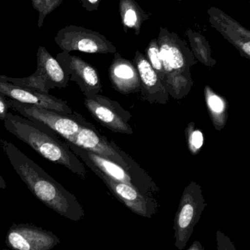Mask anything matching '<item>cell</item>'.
Returning <instances> with one entry per match:
<instances>
[{
  "instance_id": "obj_29",
  "label": "cell",
  "mask_w": 250,
  "mask_h": 250,
  "mask_svg": "<svg viewBox=\"0 0 250 250\" xmlns=\"http://www.w3.org/2000/svg\"><path fill=\"white\" fill-rule=\"evenodd\" d=\"M7 250V249H3V250Z\"/></svg>"
},
{
  "instance_id": "obj_24",
  "label": "cell",
  "mask_w": 250,
  "mask_h": 250,
  "mask_svg": "<svg viewBox=\"0 0 250 250\" xmlns=\"http://www.w3.org/2000/svg\"><path fill=\"white\" fill-rule=\"evenodd\" d=\"M40 4H41V9H42V13L46 15L49 12L58 7L63 0H38Z\"/></svg>"
},
{
  "instance_id": "obj_22",
  "label": "cell",
  "mask_w": 250,
  "mask_h": 250,
  "mask_svg": "<svg viewBox=\"0 0 250 250\" xmlns=\"http://www.w3.org/2000/svg\"><path fill=\"white\" fill-rule=\"evenodd\" d=\"M185 136L188 143V149L192 155H196L201 151L204 144V136L202 131L190 123L185 128Z\"/></svg>"
},
{
  "instance_id": "obj_30",
  "label": "cell",
  "mask_w": 250,
  "mask_h": 250,
  "mask_svg": "<svg viewBox=\"0 0 250 250\" xmlns=\"http://www.w3.org/2000/svg\"><path fill=\"white\" fill-rule=\"evenodd\" d=\"M176 1H182V0H176Z\"/></svg>"
},
{
  "instance_id": "obj_3",
  "label": "cell",
  "mask_w": 250,
  "mask_h": 250,
  "mask_svg": "<svg viewBox=\"0 0 250 250\" xmlns=\"http://www.w3.org/2000/svg\"><path fill=\"white\" fill-rule=\"evenodd\" d=\"M157 39L166 76L165 86L172 98L183 99L193 86L191 69L197 60L186 41L176 32L160 27Z\"/></svg>"
},
{
  "instance_id": "obj_8",
  "label": "cell",
  "mask_w": 250,
  "mask_h": 250,
  "mask_svg": "<svg viewBox=\"0 0 250 250\" xmlns=\"http://www.w3.org/2000/svg\"><path fill=\"white\" fill-rule=\"evenodd\" d=\"M55 42L64 52L81 51L88 54H115V45L104 35L82 26H71L62 29Z\"/></svg>"
},
{
  "instance_id": "obj_27",
  "label": "cell",
  "mask_w": 250,
  "mask_h": 250,
  "mask_svg": "<svg viewBox=\"0 0 250 250\" xmlns=\"http://www.w3.org/2000/svg\"><path fill=\"white\" fill-rule=\"evenodd\" d=\"M187 250H205L203 245L199 241H195L192 245L189 247V249Z\"/></svg>"
},
{
  "instance_id": "obj_2",
  "label": "cell",
  "mask_w": 250,
  "mask_h": 250,
  "mask_svg": "<svg viewBox=\"0 0 250 250\" xmlns=\"http://www.w3.org/2000/svg\"><path fill=\"white\" fill-rule=\"evenodd\" d=\"M4 126L10 133L48 161L64 166L81 179H86V170L83 162L50 128L11 113L6 114Z\"/></svg>"
},
{
  "instance_id": "obj_25",
  "label": "cell",
  "mask_w": 250,
  "mask_h": 250,
  "mask_svg": "<svg viewBox=\"0 0 250 250\" xmlns=\"http://www.w3.org/2000/svg\"><path fill=\"white\" fill-rule=\"evenodd\" d=\"M101 1L102 0H79L82 7L89 12L97 11Z\"/></svg>"
},
{
  "instance_id": "obj_19",
  "label": "cell",
  "mask_w": 250,
  "mask_h": 250,
  "mask_svg": "<svg viewBox=\"0 0 250 250\" xmlns=\"http://www.w3.org/2000/svg\"><path fill=\"white\" fill-rule=\"evenodd\" d=\"M204 95L211 123L217 131H221L227 123L229 104L208 85L204 87Z\"/></svg>"
},
{
  "instance_id": "obj_9",
  "label": "cell",
  "mask_w": 250,
  "mask_h": 250,
  "mask_svg": "<svg viewBox=\"0 0 250 250\" xmlns=\"http://www.w3.org/2000/svg\"><path fill=\"white\" fill-rule=\"evenodd\" d=\"M81 160L104 182L110 192L131 211L146 218H151L157 214L160 205L154 196L144 195L130 185L111 179L86 159H81Z\"/></svg>"
},
{
  "instance_id": "obj_12",
  "label": "cell",
  "mask_w": 250,
  "mask_h": 250,
  "mask_svg": "<svg viewBox=\"0 0 250 250\" xmlns=\"http://www.w3.org/2000/svg\"><path fill=\"white\" fill-rule=\"evenodd\" d=\"M56 59L70 76V81L77 83L85 97L91 98L101 92L102 82L98 70L92 64L81 57L64 51L57 54Z\"/></svg>"
},
{
  "instance_id": "obj_13",
  "label": "cell",
  "mask_w": 250,
  "mask_h": 250,
  "mask_svg": "<svg viewBox=\"0 0 250 250\" xmlns=\"http://www.w3.org/2000/svg\"><path fill=\"white\" fill-rule=\"evenodd\" d=\"M210 24L231 43L241 56L250 60V30L218 7H211L208 11Z\"/></svg>"
},
{
  "instance_id": "obj_15",
  "label": "cell",
  "mask_w": 250,
  "mask_h": 250,
  "mask_svg": "<svg viewBox=\"0 0 250 250\" xmlns=\"http://www.w3.org/2000/svg\"><path fill=\"white\" fill-rule=\"evenodd\" d=\"M132 62L136 67L141 80V97L149 104H165L169 101L168 92L146 57L139 51L135 52Z\"/></svg>"
},
{
  "instance_id": "obj_1",
  "label": "cell",
  "mask_w": 250,
  "mask_h": 250,
  "mask_svg": "<svg viewBox=\"0 0 250 250\" xmlns=\"http://www.w3.org/2000/svg\"><path fill=\"white\" fill-rule=\"evenodd\" d=\"M0 144L12 167L40 201L69 220L79 222L84 218V210L73 194L14 144L4 139H0Z\"/></svg>"
},
{
  "instance_id": "obj_5",
  "label": "cell",
  "mask_w": 250,
  "mask_h": 250,
  "mask_svg": "<svg viewBox=\"0 0 250 250\" xmlns=\"http://www.w3.org/2000/svg\"><path fill=\"white\" fill-rule=\"evenodd\" d=\"M7 102L10 109L25 118L45 125L65 141L73 140L83 126V116L75 111L73 114H67L21 104L8 98Z\"/></svg>"
},
{
  "instance_id": "obj_6",
  "label": "cell",
  "mask_w": 250,
  "mask_h": 250,
  "mask_svg": "<svg viewBox=\"0 0 250 250\" xmlns=\"http://www.w3.org/2000/svg\"><path fill=\"white\" fill-rule=\"evenodd\" d=\"M206 207L201 186L196 182H190L184 189L175 215L173 230L175 247L178 250H182L186 247Z\"/></svg>"
},
{
  "instance_id": "obj_28",
  "label": "cell",
  "mask_w": 250,
  "mask_h": 250,
  "mask_svg": "<svg viewBox=\"0 0 250 250\" xmlns=\"http://www.w3.org/2000/svg\"><path fill=\"white\" fill-rule=\"evenodd\" d=\"M0 189H7V185H6L5 181L3 179L2 176L0 173Z\"/></svg>"
},
{
  "instance_id": "obj_11",
  "label": "cell",
  "mask_w": 250,
  "mask_h": 250,
  "mask_svg": "<svg viewBox=\"0 0 250 250\" xmlns=\"http://www.w3.org/2000/svg\"><path fill=\"white\" fill-rule=\"evenodd\" d=\"M60 243L52 232L30 224H13L7 230L5 245L13 250H51Z\"/></svg>"
},
{
  "instance_id": "obj_10",
  "label": "cell",
  "mask_w": 250,
  "mask_h": 250,
  "mask_svg": "<svg viewBox=\"0 0 250 250\" xmlns=\"http://www.w3.org/2000/svg\"><path fill=\"white\" fill-rule=\"evenodd\" d=\"M83 104L92 117L102 126L117 133H133L129 123L132 114L117 101L98 94L91 98L85 97Z\"/></svg>"
},
{
  "instance_id": "obj_14",
  "label": "cell",
  "mask_w": 250,
  "mask_h": 250,
  "mask_svg": "<svg viewBox=\"0 0 250 250\" xmlns=\"http://www.w3.org/2000/svg\"><path fill=\"white\" fill-rule=\"evenodd\" d=\"M0 95L8 99L39 108H46L67 114H73L74 112L65 101L53 95L1 80Z\"/></svg>"
},
{
  "instance_id": "obj_18",
  "label": "cell",
  "mask_w": 250,
  "mask_h": 250,
  "mask_svg": "<svg viewBox=\"0 0 250 250\" xmlns=\"http://www.w3.org/2000/svg\"><path fill=\"white\" fill-rule=\"evenodd\" d=\"M120 14L125 32L132 29L135 35L141 33L142 25L151 18V13H146L136 0H120Z\"/></svg>"
},
{
  "instance_id": "obj_31",
  "label": "cell",
  "mask_w": 250,
  "mask_h": 250,
  "mask_svg": "<svg viewBox=\"0 0 250 250\" xmlns=\"http://www.w3.org/2000/svg\"><path fill=\"white\" fill-rule=\"evenodd\" d=\"M249 1H250V0H249Z\"/></svg>"
},
{
  "instance_id": "obj_20",
  "label": "cell",
  "mask_w": 250,
  "mask_h": 250,
  "mask_svg": "<svg viewBox=\"0 0 250 250\" xmlns=\"http://www.w3.org/2000/svg\"><path fill=\"white\" fill-rule=\"evenodd\" d=\"M186 35L195 59L207 67H214L217 61L211 57V47L207 38L191 29H187Z\"/></svg>"
},
{
  "instance_id": "obj_26",
  "label": "cell",
  "mask_w": 250,
  "mask_h": 250,
  "mask_svg": "<svg viewBox=\"0 0 250 250\" xmlns=\"http://www.w3.org/2000/svg\"><path fill=\"white\" fill-rule=\"evenodd\" d=\"M10 109V105L7 102V98L0 95V121H4L6 114Z\"/></svg>"
},
{
  "instance_id": "obj_4",
  "label": "cell",
  "mask_w": 250,
  "mask_h": 250,
  "mask_svg": "<svg viewBox=\"0 0 250 250\" xmlns=\"http://www.w3.org/2000/svg\"><path fill=\"white\" fill-rule=\"evenodd\" d=\"M67 142L72 143L117 163L141 182L153 195L160 192V188L148 173L132 157L117 146L114 141H110L105 135L100 133L93 125L86 121L84 117L82 129L73 140Z\"/></svg>"
},
{
  "instance_id": "obj_16",
  "label": "cell",
  "mask_w": 250,
  "mask_h": 250,
  "mask_svg": "<svg viewBox=\"0 0 250 250\" xmlns=\"http://www.w3.org/2000/svg\"><path fill=\"white\" fill-rule=\"evenodd\" d=\"M65 142L67 143L72 151L79 158H80V160L81 159H86L91 162L97 168L99 169L104 174L109 176L111 179L130 185V186L136 188L138 191L144 195L154 196L141 182L135 179L130 173L117 165V163L107 160V159L104 158L95 153L92 152V151H87L82 147L75 145L72 143L67 142V141H65Z\"/></svg>"
},
{
  "instance_id": "obj_7",
  "label": "cell",
  "mask_w": 250,
  "mask_h": 250,
  "mask_svg": "<svg viewBox=\"0 0 250 250\" xmlns=\"http://www.w3.org/2000/svg\"><path fill=\"white\" fill-rule=\"evenodd\" d=\"M0 80L48 94L50 90L55 88L67 87L70 76L64 72L57 59L53 57L44 47H40L38 68L33 74L21 79L0 76Z\"/></svg>"
},
{
  "instance_id": "obj_17",
  "label": "cell",
  "mask_w": 250,
  "mask_h": 250,
  "mask_svg": "<svg viewBox=\"0 0 250 250\" xmlns=\"http://www.w3.org/2000/svg\"><path fill=\"white\" fill-rule=\"evenodd\" d=\"M108 76L113 87L123 95L137 93L141 90V80L132 61L123 58L120 53L114 54L108 68Z\"/></svg>"
},
{
  "instance_id": "obj_21",
  "label": "cell",
  "mask_w": 250,
  "mask_h": 250,
  "mask_svg": "<svg viewBox=\"0 0 250 250\" xmlns=\"http://www.w3.org/2000/svg\"><path fill=\"white\" fill-rule=\"evenodd\" d=\"M145 56L165 86L166 76H165L164 68H163V62H162L157 38L150 41L148 46L146 48Z\"/></svg>"
},
{
  "instance_id": "obj_23",
  "label": "cell",
  "mask_w": 250,
  "mask_h": 250,
  "mask_svg": "<svg viewBox=\"0 0 250 250\" xmlns=\"http://www.w3.org/2000/svg\"><path fill=\"white\" fill-rule=\"evenodd\" d=\"M216 242L217 250H237L230 238L220 230L216 232Z\"/></svg>"
}]
</instances>
